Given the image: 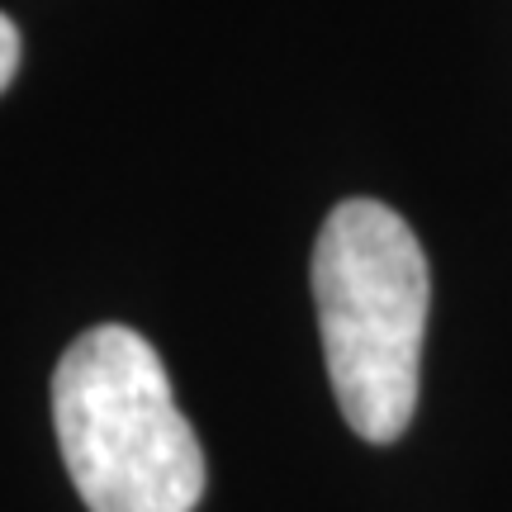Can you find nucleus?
<instances>
[{"label": "nucleus", "mask_w": 512, "mask_h": 512, "mask_svg": "<svg viewBox=\"0 0 512 512\" xmlns=\"http://www.w3.org/2000/svg\"><path fill=\"white\" fill-rule=\"evenodd\" d=\"M313 304L332 394L356 437L389 446L418 408L432 275L413 228L380 200L337 204L313 247Z\"/></svg>", "instance_id": "1"}, {"label": "nucleus", "mask_w": 512, "mask_h": 512, "mask_svg": "<svg viewBox=\"0 0 512 512\" xmlns=\"http://www.w3.org/2000/svg\"><path fill=\"white\" fill-rule=\"evenodd\" d=\"M53 427L91 512H195L204 451L171 399L162 356L133 328L81 332L53 370Z\"/></svg>", "instance_id": "2"}, {"label": "nucleus", "mask_w": 512, "mask_h": 512, "mask_svg": "<svg viewBox=\"0 0 512 512\" xmlns=\"http://www.w3.org/2000/svg\"><path fill=\"white\" fill-rule=\"evenodd\" d=\"M15 72H19V29L0 15V91L15 81Z\"/></svg>", "instance_id": "3"}]
</instances>
